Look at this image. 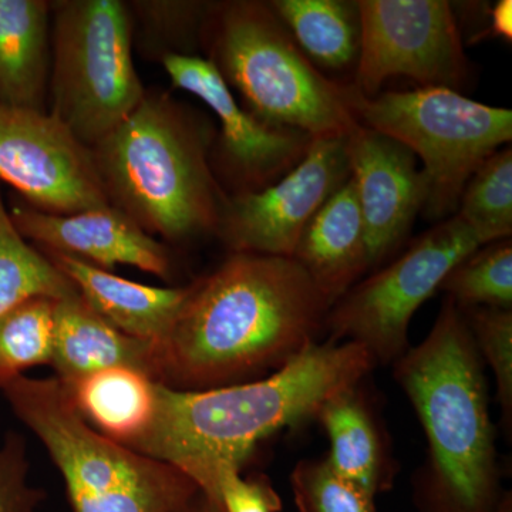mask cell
Segmentation results:
<instances>
[{
	"label": "cell",
	"mask_w": 512,
	"mask_h": 512,
	"mask_svg": "<svg viewBox=\"0 0 512 512\" xmlns=\"http://www.w3.org/2000/svg\"><path fill=\"white\" fill-rule=\"evenodd\" d=\"M329 311L295 259L231 254L190 285L154 348V380L195 392L262 379L318 342Z\"/></svg>",
	"instance_id": "6da1fadb"
},
{
	"label": "cell",
	"mask_w": 512,
	"mask_h": 512,
	"mask_svg": "<svg viewBox=\"0 0 512 512\" xmlns=\"http://www.w3.org/2000/svg\"><path fill=\"white\" fill-rule=\"evenodd\" d=\"M375 366L362 346L328 339L252 382L195 392L157 383L154 419L130 448L180 468L211 497L220 471H242L261 441L316 420L326 400Z\"/></svg>",
	"instance_id": "7a4b0ae2"
},
{
	"label": "cell",
	"mask_w": 512,
	"mask_h": 512,
	"mask_svg": "<svg viewBox=\"0 0 512 512\" xmlns=\"http://www.w3.org/2000/svg\"><path fill=\"white\" fill-rule=\"evenodd\" d=\"M483 365L463 313L448 296L426 339L393 363L429 446L417 485L421 512H494L500 503Z\"/></svg>",
	"instance_id": "3957f363"
},
{
	"label": "cell",
	"mask_w": 512,
	"mask_h": 512,
	"mask_svg": "<svg viewBox=\"0 0 512 512\" xmlns=\"http://www.w3.org/2000/svg\"><path fill=\"white\" fill-rule=\"evenodd\" d=\"M210 121L147 93L113 133L92 148L110 204L151 237L184 242L215 234L228 195L211 167Z\"/></svg>",
	"instance_id": "277c9868"
},
{
	"label": "cell",
	"mask_w": 512,
	"mask_h": 512,
	"mask_svg": "<svg viewBox=\"0 0 512 512\" xmlns=\"http://www.w3.org/2000/svg\"><path fill=\"white\" fill-rule=\"evenodd\" d=\"M201 46L242 106L259 120L316 138L345 137L357 126L346 83L320 72L268 2H210Z\"/></svg>",
	"instance_id": "5b68a950"
},
{
	"label": "cell",
	"mask_w": 512,
	"mask_h": 512,
	"mask_svg": "<svg viewBox=\"0 0 512 512\" xmlns=\"http://www.w3.org/2000/svg\"><path fill=\"white\" fill-rule=\"evenodd\" d=\"M0 393L59 468L73 512H174L200 491L180 468L94 430L56 377L16 376Z\"/></svg>",
	"instance_id": "8992f818"
},
{
	"label": "cell",
	"mask_w": 512,
	"mask_h": 512,
	"mask_svg": "<svg viewBox=\"0 0 512 512\" xmlns=\"http://www.w3.org/2000/svg\"><path fill=\"white\" fill-rule=\"evenodd\" d=\"M346 103L360 126L393 138L421 164L427 185L424 217L444 221L474 171L512 140V111L450 89L383 92L373 97L346 83Z\"/></svg>",
	"instance_id": "52a82bcc"
},
{
	"label": "cell",
	"mask_w": 512,
	"mask_h": 512,
	"mask_svg": "<svg viewBox=\"0 0 512 512\" xmlns=\"http://www.w3.org/2000/svg\"><path fill=\"white\" fill-rule=\"evenodd\" d=\"M50 8L47 113L92 150L146 94L131 50L133 15L120 0H60Z\"/></svg>",
	"instance_id": "ba28073f"
},
{
	"label": "cell",
	"mask_w": 512,
	"mask_h": 512,
	"mask_svg": "<svg viewBox=\"0 0 512 512\" xmlns=\"http://www.w3.org/2000/svg\"><path fill=\"white\" fill-rule=\"evenodd\" d=\"M483 245L457 215L437 222L330 308L325 320L329 340L356 343L376 365H393L409 349L414 313L440 291L458 262Z\"/></svg>",
	"instance_id": "9c48e42d"
},
{
	"label": "cell",
	"mask_w": 512,
	"mask_h": 512,
	"mask_svg": "<svg viewBox=\"0 0 512 512\" xmlns=\"http://www.w3.org/2000/svg\"><path fill=\"white\" fill-rule=\"evenodd\" d=\"M362 45L352 84L363 96L396 77L460 93L473 80L461 28L447 0H357Z\"/></svg>",
	"instance_id": "30bf717a"
},
{
	"label": "cell",
	"mask_w": 512,
	"mask_h": 512,
	"mask_svg": "<svg viewBox=\"0 0 512 512\" xmlns=\"http://www.w3.org/2000/svg\"><path fill=\"white\" fill-rule=\"evenodd\" d=\"M161 62L174 87L204 101L220 123L212 143L211 167L228 197L265 190L308 153L311 136L259 120L239 104L210 60L167 52Z\"/></svg>",
	"instance_id": "8fae6325"
},
{
	"label": "cell",
	"mask_w": 512,
	"mask_h": 512,
	"mask_svg": "<svg viewBox=\"0 0 512 512\" xmlns=\"http://www.w3.org/2000/svg\"><path fill=\"white\" fill-rule=\"evenodd\" d=\"M0 181L47 214L111 205L92 150L47 111L0 104Z\"/></svg>",
	"instance_id": "7c38bea8"
},
{
	"label": "cell",
	"mask_w": 512,
	"mask_h": 512,
	"mask_svg": "<svg viewBox=\"0 0 512 512\" xmlns=\"http://www.w3.org/2000/svg\"><path fill=\"white\" fill-rule=\"evenodd\" d=\"M349 178L346 136L316 138L281 180L228 197L215 234L232 254L292 258L303 229Z\"/></svg>",
	"instance_id": "4fadbf2b"
},
{
	"label": "cell",
	"mask_w": 512,
	"mask_h": 512,
	"mask_svg": "<svg viewBox=\"0 0 512 512\" xmlns=\"http://www.w3.org/2000/svg\"><path fill=\"white\" fill-rule=\"evenodd\" d=\"M350 178L362 212L369 271L404 244L427 200L419 160L399 141L357 126L346 136Z\"/></svg>",
	"instance_id": "5bb4252c"
},
{
	"label": "cell",
	"mask_w": 512,
	"mask_h": 512,
	"mask_svg": "<svg viewBox=\"0 0 512 512\" xmlns=\"http://www.w3.org/2000/svg\"><path fill=\"white\" fill-rule=\"evenodd\" d=\"M8 212L19 234L39 251L74 256L107 271L131 265L161 278L171 274L167 248L113 205L57 215L19 200Z\"/></svg>",
	"instance_id": "9a60e30c"
},
{
	"label": "cell",
	"mask_w": 512,
	"mask_h": 512,
	"mask_svg": "<svg viewBox=\"0 0 512 512\" xmlns=\"http://www.w3.org/2000/svg\"><path fill=\"white\" fill-rule=\"evenodd\" d=\"M292 258L330 308L369 272L365 225L352 178L309 221Z\"/></svg>",
	"instance_id": "2e32d148"
},
{
	"label": "cell",
	"mask_w": 512,
	"mask_h": 512,
	"mask_svg": "<svg viewBox=\"0 0 512 512\" xmlns=\"http://www.w3.org/2000/svg\"><path fill=\"white\" fill-rule=\"evenodd\" d=\"M43 252L77 289L84 302L131 338L158 345L171 329L190 293L128 281L74 256Z\"/></svg>",
	"instance_id": "e0dca14e"
},
{
	"label": "cell",
	"mask_w": 512,
	"mask_h": 512,
	"mask_svg": "<svg viewBox=\"0 0 512 512\" xmlns=\"http://www.w3.org/2000/svg\"><path fill=\"white\" fill-rule=\"evenodd\" d=\"M154 348V343L131 338L114 328L84 302L79 292L56 299L50 365L64 387L116 366L133 367L154 380Z\"/></svg>",
	"instance_id": "ac0fdd59"
},
{
	"label": "cell",
	"mask_w": 512,
	"mask_h": 512,
	"mask_svg": "<svg viewBox=\"0 0 512 512\" xmlns=\"http://www.w3.org/2000/svg\"><path fill=\"white\" fill-rule=\"evenodd\" d=\"M362 383L326 400L316 420L328 434L330 451L326 458L330 467L376 498L393 487L396 468L382 421Z\"/></svg>",
	"instance_id": "d6986e66"
},
{
	"label": "cell",
	"mask_w": 512,
	"mask_h": 512,
	"mask_svg": "<svg viewBox=\"0 0 512 512\" xmlns=\"http://www.w3.org/2000/svg\"><path fill=\"white\" fill-rule=\"evenodd\" d=\"M52 8L46 0H0V104L47 111Z\"/></svg>",
	"instance_id": "ffe728a7"
},
{
	"label": "cell",
	"mask_w": 512,
	"mask_h": 512,
	"mask_svg": "<svg viewBox=\"0 0 512 512\" xmlns=\"http://www.w3.org/2000/svg\"><path fill=\"white\" fill-rule=\"evenodd\" d=\"M66 390L94 430L127 447L146 433L156 413L157 382L133 367L99 370Z\"/></svg>",
	"instance_id": "44dd1931"
},
{
	"label": "cell",
	"mask_w": 512,
	"mask_h": 512,
	"mask_svg": "<svg viewBox=\"0 0 512 512\" xmlns=\"http://www.w3.org/2000/svg\"><path fill=\"white\" fill-rule=\"evenodd\" d=\"M268 5L320 72L349 70L355 76L362 45L357 0H271Z\"/></svg>",
	"instance_id": "7402d4cb"
},
{
	"label": "cell",
	"mask_w": 512,
	"mask_h": 512,
	"mask_svg": "<svg viewBox=\"0 0 512 512\" xmlns=\"http://www.w3.org/2000/svg\"><path fill=\"white\" fill-rule=\"evenodd\" d=\"M74 292L72 282L19 234L0 192V319L33 296L62 299Z\"/></svg>",
	"instance_id": "603a6c76"
},
{
	"label": "cell",
	"mask_w": 512,
	"mask_h": 512,
	"mask_svg": "<svg viewBox=\"0 0 512 512\" xmlns=\"http://www.w3.org/2000/svg\"><path fill=\"white\" fill-rule=\"evenodd\" d=\"M456 215L484 244L511 238V147L495 151L474 171L461 194Z\"/></svg>",
	"instance_id": "cb8c5ba5"
},
{
	"label": "cell",
	"mask_w": 512,
	"mask_h": 512,
	"mask_svg": "<svg viewBox=\"0 0 512 512\" xmlns=\"http://www.w3.org/2000/svg\"><path fill=\"white\" fill-rule=\"evenodd\" d=\"M55 303L47 296H33L0 319V384L52 362Z\"/></svg>",
	"instance_id": "d4e9b609"
},
{
	"label": "cell",
	"mask_w": 512,
	"mask_h": 512,
	"mask_svg": "<svg viewBox=\"0 0 512 512\" xmlns=\"http://www.w3.org/2000/svg\"><path fill=\"white\" fill-rule=\"evenodd\" d=\"M440 291L458 308L512 309V241L490 242L458 262Z\"/></svg>",
	"instance_id": "484cf974"
},
{
	"label": "cell",
	"mask_w": 512,
	"mask_h": 512,
	"mask_svg": "<svg viewBox=\"0 0 512 512\" xmlns=\"http://www.w3.org/2000/svg\"><path fill=\"white\" fill-rule=\"evenodd\" d=\"M458 308V306H457ZM460 309V308H458ZM478 355L490 367L497 384V402L505 434L512 431V309L464 308Z\"/></svg>",
	"instance_id": "4316f807"
},
{
	"label": "cell",
	"mask_w": 512,
	"mask_h": 512,
	"mask_svg": "<svg viewBox=\"0 0 512 512\" xmlns=\"http://www.w3.org/2000/svg\"><path fill=\"white\" fill-rule=\"evenodd\" d=\"M291 487L299 512H376L375 498L340 477L326 457L299 461Z\"/></svg>",
	"instance_id": "83f0119b"
},
{
	"label": "cell",
	"mask_w": 512,
	"mask_h": 512,
	"mask_svg": "<svg viewBox=\"0 0 512 512\" xmlns=\"http://www.w3.org/2000/svg\"><path fill=\"white\" fill-rule=\"evenodd\" d=\"M43 498L30 484L25 439L9 431L0 440V512H36Z\"/></svg>",
	"instance_id": "f1b7e54d"
},
{
	"label": "cell",
	"mask_w": 512,
	"mask_h": 512,
	"mask_svg": "<svg viewBox=\"0 0 512 512\" xmlns=\"http://www.w3.org/2000/svg\"><path fill=\"white\" fill-rule=\"evenodd\" d=\"M242 471L225 468L215 477L211 498L224 512H279L282 500L268 478L242 477Z\"/></svg>",
	"instance_id": "f546056e"
},
{
	"label": "cell",
	"mask_w": 512,
	"mask_h": 512,
	"mask_svg": "<svg viewBox=\"0 0 512 512\" xmlns=\"http://www.w3.org/2000/svg\"><path fill=\"white\" fill-rule=\"evenodd\" d=\"M487 18V29L484 30L481 40L487 37H501L511 43L512 39V2L511 0H500L493 6L485 8Z\"/></svg>",
	"instance_id": "4dcf8cb0"
},
{
	"label": "cell",
	"mask_w": 512,
	"mask_h": 512,
	"mask_svg": "<svg viewBox=\"0 0 512 512\" xmlns=\"http://www.w3.org/2000/svg\"><path fill=\"white\" fill-rule=\"evenodd\" d=\"M174 512H224L220 503L210 495L198 491L183 507Z\"/></svg>",
	"instance_id": "1f68e13d"
}]
</instances>
